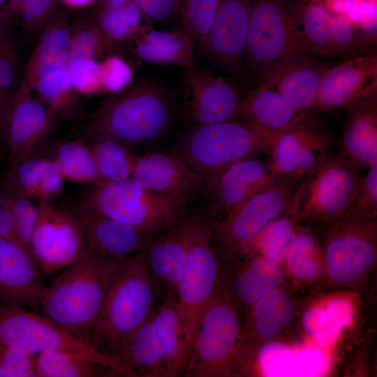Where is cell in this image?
Here are the masks:
<instances>
[{
  "mask_svg": "<svg viewBox=\"0 0 377 377\" xmlns=\"http://www.w3.org/2000/svg\"><path fill=\"white\" fill-rule=\"evenodd\" d=\"M177 104L160 81L143 80L113 94L86 119L84 135L114 139L132 152L161 138L171 126Z\"/></svg>",
  "mask_w": 377,
  "mask_h": 377,
  "instance_id": "cell-1",
  "label": "cell"
},
{
  "mask_svg": "<svg viewBox=\"0 0 377 377\" xmlns=\"http://www.w3.org/2000/svg\"><path fill=\"white\" fill-rule=\"evenodd\" d=\"M163 288L149 269L142 251L117 260L92 332V346L116 356L151 316L161 301Z\"/></svg>",
  "mask_w": 377,
  "mask_h": 377,
  "instance_id": "cell-2",
  "label": "cell"
},
{
  "mask_svg": "<svg viewBox=\"0 0 377 377\" xmlns=\"http://www.w3.org/2000/svg\"><path fill=\"white\" fill-rule=\"evenodd\" d=\"M117 262L88 246L78 260L45 286L41 315L91 343Z\"/></svg>",
  "mask_w": 377,
  "mask_h": 377,
  "instance_id": "cell-3",
  "label": "cell"
},
{
  "mask_svg": "<svg viewBox=\"0 0 377 377\" xmlns=\"http://www.w3.org/2000/svg\"><path fill=\"white\" fill-rule=\"evenodd\" d=\"M309 226L322 246L329 286L362 296L376 276L377 216H339Z\"/></svg>",
  "mask_w": 377,
  "mask_h": 377,
  "instance_id": "cell-4",
  "label": "cell"
},
{
  "mask_svg": "<svg viewBox=\"0 0 377 377\" xmlns=\"http://www.w3.org/2000/svg\"><path fill=\"white\" fill-rule=\"evenodd\" d=\"M79 201L151 238L184 221L189 202L149 189L133 177L88 186Z\"/></svg>",
  "mask_w": 377,
  "mask_h": 377,
  "instance_id": "cell-5",
  "label": "cell"
},
{
  "mask_svg": "<svg viewBox=\"0 0 377 377\" xmlns=\"http://www.w3.org/2000/svg\"><path fill=\"white\" fill-rule=\"evenodd\" d=\"M304 53L309 54L300 30L297 5L287 0H251L240 73L257 80L265 70Z\"/></svg>",
  "mask_w": 377,
  "mask_h": 377,
  "instance_id": "cell-6",
  "label": "cell"
},
{
  "mask_svg": "<svg viewBox=\"0 0 377 377\" xmlns=\"http://www.w3.org/2000/svg\"><path fill=\"white\" fill-rule=\"evenodd\" d=\"M260 151L268 150L259 130L250 122L232 120L193 126L170 154L207 179Z\"/></svg>",
  "mask_w": 377,
  "mask_h": 377,
  "instance_id": "cell-7",
  "label": "cell"
},
{
  "mask_svg": "<svg viewBox=\"0 0 377 377\" xmlns=\"http://www.w3.org/2000/svg\"><path fill=\"white\" fill-rule=\"evenodd\" d=\"M242 330V317L219 283L202 312L186 376H237Z\"/></svg>",
  "mask_w": 377,
  "mask_h": 377,
  "instance_id": "cell-8",
  "label": "cell"
},
{
  "mask_svg": "<svg viewBox=\"0 0 377 377\" xmlns=\"http://www.w3.org/2000/svg\"><path fill=\"white\" fill-rule=\"evenodd\" d=\"M188 223L187 258L175 295L190 357L202 312L220 283L221 263L202 216L189 215Z\"/></svg>",
  "mask_w": 377,
  "mask_h": 377,
  "instance_id": "cell-9",
  "label": "cell"
},
{
  "mask_svg": "<svg viewBox=\"0 0 377 377\" xmlns=\"http://www.w3.org/2000/svg\"><path fill=\"white\" fill-rule=\"evenodd\" d=\"M302 179L279 176L223 218L206 222L221 260L244 254L256 237L292 205Z\"/></svg>",
  "mask_w": 377,
  "mask_h": 377,
  "instance_id": "cell-10",
  "label": "cell"
},
{
  "mask_svg": "<svg viewBox=\"0 0 377 377\" xmlns=\"http://www.w3.org/2000/svg\"><path fill=\"white\" fill-rule=\"evenodd\" d=\"M0 343L36 355L46 351L77 354L112 368L120 376L136 377L117 356L98 351L41 314L3 302H0Z\"/></svg>",
  "mask_w": 377,
  "mask_h": 377,
  "instance_id": "cell-11",
  "label": "cell"
},
{
  "mask_svg": "<svg viewBox=\"0 0 377 377\" xmlns=\"http://www.w3.org/2000/svg\"><path fill=\"white\" fill-rule=\"evenodd\" d=\"M359 170L339 151L302 179L291 205L298 223L341 216L361 179Z\"/></svg>",
  "mask_w": 377,
  "mask_h": 377,
  "instance_id": "cell-12",
  "label": "cell"
},
{
  "mask_svg": "<svg viewBox=\"0 0 377 377\" xmlns=\"http://www.w3.org/2000/svg\"><path fill=\"white\" fill-rule=\"evenodd\" d=\"M38 207L31 253L40 272L52 274L78 260L88 243L79 222L68 211L50 200H39Z\"/></svg>",
  "mask_w": 377,
  "mask_h": 377,
  "instance_id": "cell-13",
  "label": "cell"
},
{
  "mask_svg": "<svg viewBox=\"0 0 377 377\" xmlns=\"http://www.w3.org/2000/svg\"><path fill=\"white\" fill-rule=\"evenodd\" d=\"M332 145L314 115L303 112L269 147L270 167L278 176L302 179L332 154Z\"/></svg>",
  "mask_w": 377,
  "mask_h": 377,
  "instance_id": "cell-14",
  "label": "cell"
},
{
  "mask_svg": "<svg viewBox=\"0 0 377 377\" xmlns=\"http://www.w3.org/2000/svg\"><path fill=\"white\" fill-rule=\"evenodd\" d=\"M241 99L226 80L197 64L184 68L182 107L185 121L192 126L235 120Z\"/></svg>",
  "mask_w": 377,
  "mask_h": 377,
  "instance_id": "cell-15",
  "label": "cell"
},
{
  "mask_svg": "<svg viewBox=\"0 0 377 377\" xmlns=\"http://www.w3.org/2000/svg\"><path fill=\"white\" fill-rule=\"evenodd\" d=\"M360 297L355 291L328 286L301 297L297 330L320 346L333 345L356 318Z\"/></svg>",
  "mask_w": 377,
  "mask_h": 377,
  "instance_id": "cell-16",
  "label": "cell"
},
{
  "mask_svg": "<svg viewBox=\"0 0 377 377\" xmlns=\"http://www.w3.org/2000/svg\"><path fill=\"white\" fill-rule=\"evenodd\" d=\"M279 176L269 161L247 158L207 179L206 222L217 221L272 183Z\"/></svg>",
  "mask_w": 377,
  "mask_h": 377,
  "instance_id": "cell-17",
  "label": "cell"
},
{
  "mask_svg": "<svg viewBox=\"0 0 377 377\" xmlns=\"http://www.w3.org/2000/svg\"><path fill=\"white\" fill-rule=\"evenodd\" d=\"M250 13L251 0H218L213 25L197 45L200 54L221 71L241 73Z\"/></svg>",
  "mask_w": 377,
  "mask_h": 377,
  "instance_id": "cell-18",
  "label": "cell"
},
{
  "mask_svg": "<svg viewBox=\"0 0 377 377\" xmlns=\"http://www.w3.org/2000/svg\"><path fill=\"white\" fill-rule=\"evenodd\" d=\"M221 263L220 284L242 317L263 296L288 283L283 265L260 255L246 253Z\"/></svg>",
  "mask_w": 377,
  "mask_h": 377,
  "instance_id": "cell-19",
  "label": "cell"
},
{
  "mask_svg": "<svg viewBox=\"0 0 377 377\" xmlns=\"http://www.w3.org/2000/svg\"><path fill=\"white\" fill-rule=\"evenodd\" d=\"M299 301L289 283L263 296L242 316L240 343L262 347L292 335L297 330Z\"/></svg>",
  "mask_w": 377,
  "mask_h": 377,
  "instance_id": "cell-20",
  "label": "cell"
},
{
  "mask_svg": "<svg viewBox=\"0 0 377 377\" xmlns=\"http://www.w3.org/2000/svg\"><path fill=\"white\" fill-rule=\"evenodd\" d=\"M54 117L32 93L17 94L3 119L10 165L39 154L47 147Z\"/></svg>",
  "mask_w": 377,
  "mask_h": 377,
  "instance_id": "cell-21",
  "label": "cell"
},
{
  "mask_svg": "<svg viewBox=\"0 0 377 377\" xmlns=\"http://www.w3.org/2000/svg\"><path fill=\"white\" fill-rule=\"evenodd\" d=\"M374 91H377L376 54L347 58L326 68L318 95L308 112L314 115L334 111Z\"/></svg>",
  "mask_w": 377,
  "mask_h": 377,
  "instance_id": "cell-22",
  "label": "cell"
},
{
  "mask_svg": "<svg viewBox=\"0 0 377 377\" xmlns=\"http://www.w3.org/2000/svg\"><path fill=\"white\" fill-rule=\"evenodd\" d=\"M328 66L310 54H300L265 70L258 86L279 93L298 112H308L318 95Z\"/></svg>",
  "mask_w": 377,
  "mask_h": 377,
  "instance_id": "cell-23",
  "label": "cell"
},
{
  "mask_svg": "<svg viewBox=\"0 0 377 377\" xmlns=\"http://www.w3.org/2000/svg\"><path fill=\"white\" fill-rule=\"evenodd\" d=\"M63 208L77 220L88 246L110 259L119 260L136 254L152 239L131 226L89 208L79 200L68 202Z\"/></svg>",
  "mask_w": 377,
  "mask_h": 377,
  "instance_id": "cell-24",
  "label": "cell"
},
{
  "mask_svg": "<svg viewBox=\"0 0 377 377\" xmlns=\"http://www.w3.org/2000/svg\"><path fill=\"white\" fill-rule=\"evenodd\" d=\"M142 186L188 202L202 196L207 179L172 154L146 151L135 156L132 177Z\"/></svg>",
  "mask_w": 377,
  "mask_h": 377,
  "instance_id": "cell-25",
  "label": "cell"
},
{
  "mask_svg": "<svg viewBox=\"0 0 377 377\" xmlns=\"http://www.w3.org/2000/svg\"><path fill=\"white\" fill-rule=\"evenodd\" d=\"M45 288L40 270L31 255L20 245L0 237V300L40 311Z\"/></svg>",
  "mask_w": 377,
  "mask_h": 377,
  "instance_id": "cell-26",
  "label": "cell"
},
{
  "mask_svg": "<svg viewBox=\"0 0 377 377\" xmlns=\"http://www.w3.org/2000/svg\"><path fill=\"white\" fill-rule=\"evenodd\" d=\"M283 265L299 298L329 286L320 240L308 224L296 225Z\"/></svg>",
  "mask_w": 377,
  "mask_h": 377,
  "instance_id": "cell-27",
  "label": "cell"
},
{
  "mask_svg": "<svg viewBox=\"0 0 377 377\" xmlns=\"http://www.w3.org/2000/svg\"><path fill=\"white\" fill-rule=\"evenodd\" d=\"M340 151L359 169L377 164V91L343 108Z\"/></svg>",
  "mask_w": 377,
  "mask_h": 377,
  "instance_id": "cell-28",
  "label": "cell"
},
{
  "mask_svg": "<svg viewBox=\"0 0 377 377\" xmlns=\"http://www.w3.org/2000/svg\"><path fill=\"white\" fill-rule=\"evenodd\" d=\"M73 34L69 9L58 7L30 55L18 94L32 93L42 74L68 65Z\"/></svg>",
  "mask_w": 377,
  "mask_h": 377,
  "instance_id": "cell-29",
  "label": "cell"
},
{
  "mask_svg": "<svg viewBox=\"0 0 377 377\" xmlns=\"http://www.w3.org/2000/svg\"><path fill=\"white\" fill-rule=\"evenodd\" d=\"M189 216L153 237L142 250L145 262L165 292L176 295L187 258Z\"/></svg>",
  "mask_w": 377,
  "mask_h": 377,
  "instance_id": "cell-30",
  "label": "cell"
},
{
  "mask_svg": "<svg viewBox=\"0 0 377 377\" xmlns=\"http://www.w3.org/2000/svg\"><path fill=\"white\" fill-rule=\"evenodd\" d=\"M303 112H298L272 89L258 86L241 101L239 116L253 124L269 149Z\"/></svg>",
  "mask_w": 377,
  "mask_h": 377,
  "instance_id": "cell-31",
  "label": "cell"
},
{
  "mask_svg": "<svg viewBox=\"0 0 377 377\" xmlns=\"http://www.w3.org/2000/svg\"><path fill=\"white\" fill-rule=\"evenodd\" d=\"M0 185L38 201H52L62 194L64 179L50 158L37 154L10 165Z\"/></svg>",
  "mask_w": 377,
  "mask_h": 377,
  "instance_id": "cell-32",
  "label": "cell"
},
{
  "mask_svg": "<svg viewBox=\"0 0 377 377\" xmlns=\"http://www.w3.org/2000/svg\"><path fill=\"white\" fill-rule=\"evenodd\" d=\"M131 50L144 62L182 68L196 64L195 43L182 31L156 30L146 31L132 40Z\"/></svg>",
  "mask_w": 377,
  "mask_h": 377,
  "instance_id": "cell-33",
  "label": "cell"
},
{
  "mask_svg": "<svg viewBox=\"0 0 377 377\" xmlns=\"http://www.w3.org/2000/svg\"><path fill=\"white\" fill-rule=\"evenodd\" d=\"M116 356L137 377H170L165 355L151 316L131 336Z\"/></svg>",
  "mask_w": 377,
  "mask_h": 377,
  "instance_id": "cell-34",
  "label": "cell"
},
{
  "mask_svg": "<svg viewBox=\"0 0 377 377\" xmlns=\"http://www.w3.org/2000/svg\"><path fill=\"white\" fill-rule=\"evenodd\" d=\"M163 348L170 377L185 374L189 355L178 313L176 295L166 292L151 314Z\"/></svg>",
  "mask_w": 377,
  "mask_h": 377,
  "instance_id": "cell-35",
  "label": "cell"
},
{
  "mask_svg": "<svg viewBox=\"0 0 377 377\" xmlns=\"http://www.w3.org/2000/svg\"><path fill=\"white\" fill-rule=\"evenodd\" d=\"M39 154L54 163L64 180L88 186L105 182L83 138L57 142Z\"/></svg>",
  "mask_w": 377,
  "mask_h": 377,
  "instance_id": "cell-36",
  "label": "cell"
},
{
  "mask_svg": "<svg viewBox=\"0 0 377 377\" xmlns=\"http://www.w3.org/2000/svg\"><path fill=\"white\" fill-rule=\"evenodd\" d=\"M82 138L105 182L121 181L132 177L135 156L128 148L103 135H84Z\"/></svg>",
  "mask_w": 377,
  "mask_h": 377,
  "instance_id": "cell-37",
  "label": "cell"
},
{
  "mask_svg": "<svg viewBox=\"0 0 377 377\" xmlns=\"http://www.w3.org/2000/svg\"><path fill=\"white\" fill-rule=\"evenodd\" d=\"M37 377L120 376L112 368L90 358L64 351H46L36 355Z\"/></svg>",
  "mask_w": 377,
  "mask_h": 377,
  "instance_id": "cell-38",
  "label": "cell"
},
{
  "mask_svg": "<svg viewBox=\"0 0 377 377\" xmlns=\"http://www.w3.org/2000/svg\"><path fill=\"white\" fill-rule=\"evenodd\" d=\"M68 66H61L42 74L34 91L54 116L71 119L77 115V92L68 75Z\"/></svg>",
  "mask_w": 377,
  "mask_h": 377,
  "instance_id": "cell-39",
  "label": "cell"
},
{
  "mask_svg": "<svg viewBox=\"0 0 377 377\" xmlns=\"http://www.w3.org/2000/svg\"><path fill=\"white\" fill-rule=\"evenodd\" d=\"M96 24L111 40H134L153 29V22L132 1L119 6L104 5Z\"/></svg>",
  "mask_w": 377,
  "mask_h": 377,
  "instance_id": "cell-40",
  "label": "cell"
},
{
  "mask_svg": "<svg viewBox=\"0 0 377 377\" xmlns=\"http://www.w3.org/2000/svg\"><path fill=\"white\" fill-rule=\"evenodd\" d=\"M297 9L300 30L308 52L332 58L330 11L319 0H300Z\"/></svg>",
  "mask_w": 377,
  "mask_h": 377,
  "instance_id": "cell-41",
  "label": "cell"
},
{
  "mask_svg": "<svg viewBox=\"0 0 377 377\" xmlns=\"http://www.w3.org/2000/svg\"><path fill=\"white\" fill-rule=\"evenodd\" d=\"M297 223L290 206L286 213L269 223L256 237L244 253L260 255L283 265Z\"/></svg>",
  "mask_w": 377,
  "mask_h": 377,
  "instance_id": "cell-42",
  "label": "cell"
},
{
  "mask_svg": "<svg viewBox=\"0 0 377 377\" xmlns=\"http://www.w3.org/2000/svg\"><path fill=\"white\" fill-rule=\"evenodd\" d=\"M218 0H179L177 24L195 44L210 31L216 13Z\"/></svg>",
  "mask_w": 377,
  "mask_h": 377,
  "instance_id": "cell-43",
  "label": "cell"
},
{
  "mask_svg": "<svg viewBox=\"0 0 377 377\" xmlns=\"http://www.w3.org/2000/svg\"><path fill=\"white\" fill-rule=\"evenodd\" d=\"M119 50L117 43L108 38L97 24L80 27L73 34L70 60L80 57L94 59Z\"/></svg>",
  "mask_w": 377,
  "mask_h": 377,
  "instance_id": "cell-44",
  "label": "cell"
},
{
  "mask_svg": "<svg viewBox=\"0 0 377 377\" xmlns=\"http://www.w3.org/2000/svg\"><path fill=\"white\" fill-rule=\"evenodd\" d=\"M5 189L10 196L11 213L18 239L32 257L30 243L38 219V203L36 204L32 198L22 193Z\"/></svg>",
  "mask_w": 377,
  "mask_h": 377,
  "instance_id": "cell-45",
  "label": "cell"
},
{
  "mask_svg": "<svg viewBox=\"0 0 377 377\" xmlns=\"http://www.w3.org/2000/svg\"><path fill=\"white\" fill-rule=\"evenodd\" d=\"M329 34L332 58L341 56L347 59L362 52L354 24L345 14L330 12Z\"/></svg>",
  "mask_w": 377,
  "mask_h": 377,
  "instance_id": "cell-46",
  "label": "cell"
},
{
  "mask_svg": "<svg viewBox=\"0 0 377 377\" xmlns=\"http://www.w3.org/2000/svg\"><path fill=\"white\" fill-rule=\"evenodd\" d=\"M377 216V164L369 168L361 178L341 216L368 217Z\"/></svg>",
  "mask_w": 377,
  "mask_h": 377,
  "instance_id": "cell-47",
  "label": "cell"
},
{
  "mask_svg": "<svg viewBox=\"0 0 377 377\" xmlns=\"http://www.w3.org/2000/svg\"><path fill=\"white\" fill-rule=\"evenodd\" d=\"M68 75L78 94L91 95L103 92L100 62L96 59L80 57L70 60Z\"/></svg>",
  "mask_w": 377,
  "mask_h": 377,
  "instance_id": "cell-48",
  "label": "cell"
},
{
  "mask_svg": "<svg viewBox=\"0 0 377 377\" xmlns=\"http://www.w3.org/2000/svg\"><path fill=\"white\" fill-rule=\"evenodd\" d=\"M0 377H37L36 355L0 343Z\"/></svg>",
  "mask_w": 377,
  "mask_h": 377,
  "instance_id": "cell-49",
  "label": "cell"
},
{
  "mask_svg": "<svg viewBox=\"0 0 377 377\" xmlns=\"http://www.w3.org/2000/svg\"><path fill=\"white\" fill-rule=\"evenodd\" d=\"M104 91L116 94L128 87L133 78L131 65L121 57L112 54L100 62Z\"/></svg>",
  "mask_w": 377,
  "mask_h": 377,
  "instance_id": "cell-50",
  "label": "cell"
},
{
  "mask_svg": "<svg viewBox=\"0 0 377 377\" xmlns=\"http://www.w3.org/2000/svg\"><path fill=\"white\" fill-rule=\"evenodd\" d=\"M58 0H20L24 25L30 35L43 30L57 9Z\"/></svg>",
  "mask_w": 377,
  "mask_h": 377,
  "instance_id": "cell-51",
  "label": "cell"
},
{
  "mask_svg": "<svg viewBox=\"0 0 377 377\" xmlns=\"http://www.w3.org/2000/svg\"><path fill=\"white\" fill-rule=\"evenodd\" d=\"M153 22L177 24L179 0H131Z\"/></svg>",
  "mask_w": 377,
  "mask_h": 377,
  "instance_id": "cell-52",
  "label": "cell"
},
{
  "mask_svg": "<svg viewBox=\"0 0 377 377\" xmlns=\"http://www.w3.org/2000/svg\"><path fill=\"white\" fill-rule=\"evenodd\" d=\"M0 237L13 242L21 246L14 227L10 196L0 185ZM23 247V246H22ZM24 248V247H23Z\"/></svg>",
  "mask_w": 377,
  "mask_h": 377,
  "instance_id": "cell-53",
  "label": "cell"
},
{
  "mask_svg": "<svg viewBox=\"0 0 377 377\" xmlns=\"http://www.w3.org/2000/svg\"><path fill=\"white\" fill-rule=\"evenodd\" d=\"M16 76L14 63L8 57L0 55V89L10 87Z\"/></svg>",
  "mask_w": 377,
  "mask_h": 377,
  "instance_id": "cell-54",
  "label": "cell"
},
{
  "mask_svg": "<svg viewBox=\"0 0 377 377\" xmlns=\"http://www.w3.org/2000/svg\"><path fill=\"white\" fill-rule=\"evenodd\" d=\"M327 10L337 14H346L357 0H319Z\"/></svg>",
  "mask_w": 377,
  "mask_h": 377,
  "instance_id": "cell-55",
  "label": "cell"
},
{
  "mask_svg": "<svg viewBox=\"0 0 377 377\" xmlns=\"http://www.w3.org/2000/svg\"><path fill=\"white\" fill-rule=\"evenodd\" d=\"M68 9H81L91 6L98 0H58Z\"/></svg>",
  "mask_w": 377,
  "mask_h": 377,
  "instance_id": "cell-56",
  "label": "cell"
},
{
  "mask_svg": "<svg viewBox=\"0 0 377 377\" xmlns=\"http://www.w3.org/2000/svg\"><path fill=\"white\" fill-rule=\"evenodd\" d=\"M7 109L8 105L5 96L2 92H0V124L3 121Z\"/></svg>",
  "mask_w": 377,
  "mask_h": 377,
  "instance_id": "cell-57",
  "label": "cell"
},
{
  "mask_svg": "<svg viewBox=\"0 0 377 377\" xmlns=\"http://www.w3.org/2000/svg\"><path fill=\"white\" fill-rule=\"evenodd\" d=\"M20 0H0V5H8L13 9H19Z\"/></svg>",
  "mask_w": 377,
  "mask_h": 377,
  "instance_id": "cell-58",
  "label": "cell"
},
{
  "mask_svg": "<svg viewBox=\"0 0 377 377\" xmlns=\"http://www.w3.org/2000/svg\"><path fill=\"white\" fill-rule=\"evenodd\" d=\"M103 1L104 5L119 6L131 1V0H103Z\"/></svg>",
  "mask_w": 377,
  "mask_h": 377,
  "instance_id": "cell-59",
  "label": "cell"
},
{
  "mask_svg": "<svg viewBox=\"0 0 377 377\" xmlns=\"http://www.w3.org/2000/svg\"><path fill=\"white\" fill-rule=\"evenodd\" d=\"M370 1L376 2V0H370Z\"/></svg>",
  "mask_w": 377,
  "mask_h": 377,
  "instance_id": "cell-60",
  "label": "cell"
},
{
  "mask_svg": "<svg viewBox=\"0 0 377 377\" xmlns=\"http://www.w3.org/2000/svg\"><path fill=\"white\" fill-rule=\"evenodd\" d=\"M3 302V301H1V300H0V302Z\"/></svg>",
  "mask_w": 377,
  "mask_h": 377,
  "instance_id": "cell-61",
  "label": "cell"
}]
</instances>
